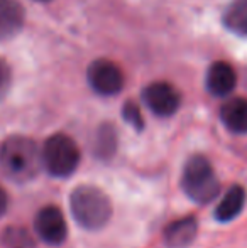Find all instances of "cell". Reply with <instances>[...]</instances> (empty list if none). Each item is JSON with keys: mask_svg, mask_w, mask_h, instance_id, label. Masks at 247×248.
I'll list each match as a JSON object with an SVG mask.
<instances>
[{"mask_svg": "<svg viewBox=\"0 0 247 248\" xmlns=\"http://www.w3.org/2000/svg\"><path fill=\"white\" fill-rule=\"evenodd\" d=\"M0 167L12 181H31L43 167L41 150L33 139L14 135L0 145Z\"/></svg>", "mask_w": 247, "mask_h": 248, "instance_id": "6da1fadb", "label": "cell"}, {"mask_svg": "<svg viewBox=\"0 0 247 248\" xmlns=\"http://www.w3.org/2000/svg\"><path fill=\"white\" fill-rule=\"evenodd\" d=\"M73 218L86 230H100L112 216V202L95 186H78L69 196Z\"/></svg>", "mask_w": 247, "mask_h": 248, "instance_id": "7a4b0ae2", "label": "cell"}, {"mask_svg": "<svg viewBox=\"0 0 247 248\" xmlns=\"http://www.w3.org/2000/svg\"><path fill=\"white\" fill-rule=\"evenodd\" d=\"M181 186L186 196L200 204L214 201L220 191V183L215 176L210 160L200 154L191 155L186 160L181 176Z\"/></svg>", "mask_w": 247, "mask_h": 248, "instance_id": "3957f363", "label": "cell"}, {"mask_svg": "<svg viewBox=\"0 0 247 248\" xmlns=\"http://www.w3.org/2000/svg\"><path fill=\"white\" fill-rule=\"evenodd\" d=\"M80 149L71 137L65 134L51 135L41 149L43 167L54 177H68L80 164Z\"/></svg>", "mask_w": 247, "mask_h": 248, "instance_id": "277c9868", "label": "cell"}, {"mask_svg": "<svg viewBox=\"0 0 247 248\" xmlns=\"http://www.w3.org/2000/svg\"><path fill=\"white\" fill-rule=\"evenodd\" d=\"M34 230L37 236L48 245H61L68 236V225L65 215L58 206H44L34 218Z\"/></svg>", "mask_w": 247, "mask_h": 248, "instance_id": "5b68a950", "label": "cell"}, {"mask_svg": "<svg viewBox=\"0 0 247 248\" xmlns=\"http://www.w3.org/2000/svg\"><path fill=\"white\" fill-rule=\"evenodd\" d=\"M88 83L99 95L112 96L122 90L124 75L115 62L109 59H97L88 68Z\"/></svg>", "mask_w": 247, "mask_h": 248, "instance_id": "8992f818", "label": "cell"}, {"mask_svg": "<svg viewBox=\"0 0 247 248\" xmlns=\"http://www.w3.org/2000/svg\"><path fill=\"white\" fill-rule=\"evenodd\" d=\"M142 100L148 105V108L152 113L159 115V117H169L180 108L181 98L180 93L175 86L169 83L158 81L149 85L142 93Z\"/></svg>", "mask_w": 247, "mask_h": 248, "instance_id": "52a82bcc", "label": "cell"}, {"mask_svg": "<svg viewBox=\"0 0 247 248\" xmlns=\"http://www.w3.org/2000/svg\"><path fill=\"white\" fill-rule=\"evenodd\" d=\"M205 83H207V90L214 96H227L229 93L234 92L237 76L229 62L217 61L208 68Z\"/></svg>", "mask_w": 247, "mask_h": 248, "instance_id": "ba28073f", "label": "cell"}, {"mask_svg": "<svg viewBox=\"0 0 247 248\" xmlns=\"http://www.w3.org/2000/svg\"><path fill=\"white\" fill-rule=\"evenodd\" d=\"M24 24V9L17 0H0V43L19 34Z\"/></svg>", "mask_w": 247, "mask_h": 248, "instance_id": "9c48e42d", "label": "cell"}, {"mask_svg": "<svg viewBox=\"0 0 247 248\" xmlns=\"http://www.w3.org/2000/svg\"><path fill=\"white\" fill-rule=\"evenodd\" d=\"M198 223L193 216L176 219L165 228V242L169 248H186L197 238Z\"/></svg>", "mask_w": 247, "mask_h": 248, "instance_id": "30bf717a", "label": "cell"}, {"mask_svg": "<svg viewBox=\"0 0 247 248\" xmlns=\"http://www.w3.org/2000/svg\"><path fill=\"white\" fill-rule=\"evenodd\" d=\"M220 120L234 134L247 132V100L232 98L220 108Z\"/></svg>", "mask_w": 247, "mask_h": 248, "instance_id": "8fae6325", "label": "cell"}, {"mask_svg": "<svg viewBox=\"0 0 247 248\" xmlns=\"http://www.w3.org/2000/svg\"><path fill=\"white\" fill-rule=\"evenodd\" d=\"M246 204V189L239 184L232 186L231 189L225 193V196L222 198V201L218 202V206L215 208V218L217 221L227 223L235 219L242 213Z\"/></svg>", "mask_w": 247, "mask_h": 248, "instance_id": "7c38bea8", "label": "cell"}, {"mask_svg": "<svg viewBox=\"0 0 247 248\" xmlns=\"http://www.w3.org/2000/svg\"><path fill=\"white\" fill-rule=\"evenodd\" d=\"M224 24L229 31L247 37V0H232L224 12Z\"/></svg>", "mask_w": 247, "mask_h": 248, "instance_id": "4fadbf2b", "label": "cell"}, {"mask_svg": "<svg viewBox=\"0 0 247 248\" xmlns=\"http://www.w3.org/2000/svg\"><path fill=\"white\" fill-rule=\"evenodd\" d=\"M117 147V134L115 128L112 125H103L99 128L95 137V145H93V152L99 155L100 159H109L114 155Z\"/></svg>", "mask_w": 247, "mask_h": 248, "instance_id": "5bb4252c", "label": "cell"}, {"mask_svg": "<svg viewBox=\"0 0 247 248\" xmlns=\"http://www.w3.org/2000/svg\"><path fill=\"white\" fill-rule=\"evenodd\" d=\"M2 243L5 248H33L29 233L19 226H9L2 233Z\"/></svg>", "mask_w": 247, "mask_h": 248, "instance_id": "9a60e30c", "label": "cell"}, {"mask_svg": "<svg viewBox=\"0 0 247 248\" xmlns=\"http://www.w3.org/2000/svg\"><path fill=\"white\" fill-rule=\"evenodd\" d=\"M122 117L129 125H132V127L135 128V130H142V127H144V120H142L141 110H139L137 105L132 103V101H127V103L124 105Z\"/></svg>", "mask_w": 247, "mask_h": 248, "instance_id": "2e32d148", "label": "cell"}, {"mask_svg": "<svg viewBox=\"0 0 247 248\" xmlns=\"http://www.w3.org/2000/svg\"><path fill=\"white\" fill-rule=\"evenodd\" d=\"M10 86V69L3 59H0V98L5 95Z\"/></svg>", "mask_w": 247, "mask_h": 248, "instance_id": "e0dca14e", "label": "cell"}, {"mask_svg": "<svg viewBox=\"0 0 247 248\" xmlns=\"http://www.w3.org/2000/svg\"><path fill=\"white\" fill-rule=\"evenodd\" d=\"M7 206H9V198H7V193L3 191V187L0 186V216L7 211Z\"/></svg>", "mask_w": 247, "mask_h": 248, "instance_id": "ac0fdd59", "label": "cell"}, {"mask_svg": "<svg viewBox=\"0 0 247 248\" xmlns=\"http://www.w3.org/2000/svg\"><path fill=\"white\" fill-rule=\"evenodd\" d=\"M41 2H48V0H41Z\"/></svg>", "mask_w": 247, "mask_h": 248, "instance_id": "d6986e66", "label": "cell"}]
</instances>
